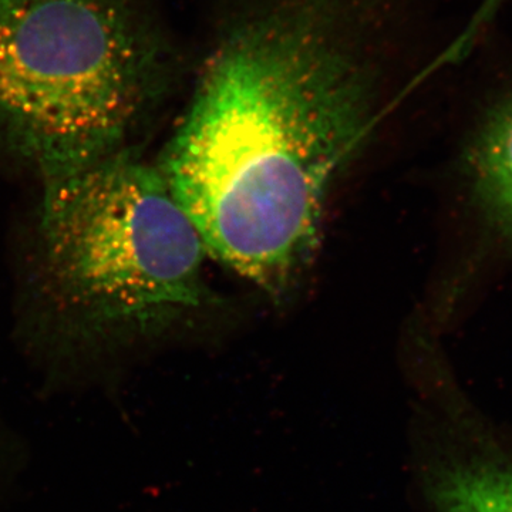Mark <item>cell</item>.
<instances>
[{
	"label": "cell",
	"instance_id": "cell-1",
	"mask_svg": "<svg viewBox=\"0 0 512 512\" xmlns=\"http://www.w3.org/2000/svg\"><path fill=\"white\" fill-rule=\"evenodd\" d=\"M389 43L319 0L227 26L161 164L208 254L284 298L319 244L333 183L376 120Z\"/></svg>",
	"mask_w": 512,
	"mask_h": 512
},
{
	"label": "cell",
	"instance_id": "cell-2",
	"mask_svg": "<svg viewBox=\"0 0 512 512\" xmlns=\"http://www.w3.org/2000/svg\"><path fill=\"white\" fill-rule=\"evenodd\" d=\"M177 67L137 0H0V134L45 183L126 148Z\"/></svg>",
	"mask_w": 512,
	"mask_h": 512
},
{
	"label": "cell",
	"instance_id": "cell-3",
	"mask_svg": "<svg viewBox=\"0 0 512 512\" xmlns=\"http://www.w3.org/2000/svg\"><path fill=\"white\" fill-rule=\"evenodd\" d=\"M40 217L50 292L90 338L150 336L210 302L200 232L160 168L124 148L47 181Z\"/></svg>",
	"mask_w": 512,
	"mask_h": 512
},
{
	"label": "cell",
	"instance_id": "cell-4",
	"mask_svg": "<svg viewBox=\"0 0 512 512\" xmlns=\"http://www.w3.org/2000/svg\"><path fill=\"white\" fill-rule=\"evenodd\" d=\"M429 491L439 512H512V461L474 456L434 471Z\"/></svg>",
	"mask_w": 512,
	"mask_h": 512
},
{
	"label": "cell",
	"instance_id": "cell-5",
	"mask_svg": "<svg viewBox=\"0 0 512 512\" xmlns=\"http://www.w3.org/2000/svg\"><path fill=\"white\" fill-rule=\"evenodd\" d=\"M470 164L478 197L512 237V97L484 121Z\"/></svg>",
	"mask_w": 512,
	"mask_h": 512
},
{
	"label": "cell",
	"instance_id": "cell-6",
	"mask_svg": "<svg viewBox=\"0 0 512 512\" xmlns=\"http://www.w3.org/2000/svg\"><path fill=\"white\" fill-rule=\"evenodd\" d=\"M497 2L498 0H487L483 8L487 10V12H493L495 5H497Z\"/></svg>",
	"mask_w": 512,
	"mask_h": 512
}]
</instances>
